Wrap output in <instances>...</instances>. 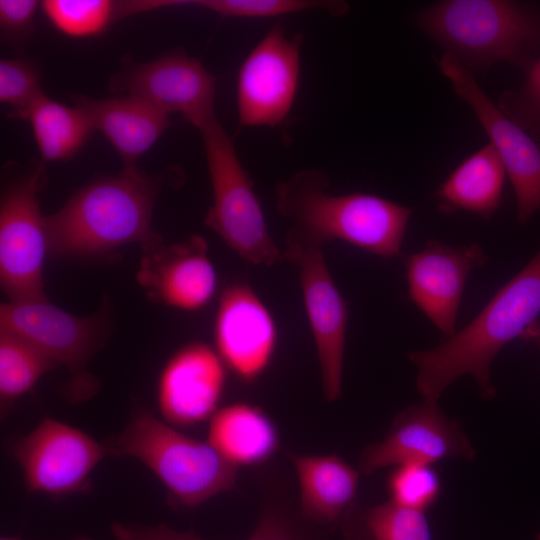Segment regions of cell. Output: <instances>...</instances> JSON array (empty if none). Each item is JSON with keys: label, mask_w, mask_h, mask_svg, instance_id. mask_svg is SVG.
<instances>
[{"label": "cell", "mask_w": 540, "mask_h": 540, "mask_svg": "<svg viewBox=\"0 0 540 540\" xmlns=\"http://www.w3.org/2000/svg\"><path fill=\"white\" fill-rule=\"evenodd\" d=\"M537 540H540V532L537 535Z\"/></svg>", "instance_id": "cell-37"}, {"label": "cell", "mask_w": 540, "mask_h": 540, "mask_svg": "<svg viewBox=\"0 0 540 540\" xmlns=\"http://www.w3.org/2000/svg\"><path fill=\"white\" fill-rule=\"evenodd\" d=\"M43 168L6 188L0 205V282L9 301L45 297L43 267L48 248L46 217L38 194Z\"/></svg>", "instance_id": "cell-7"}, {"label": "cell", "mask_w": 540, "mask_h": 540, "mask_svg": "<svg viewBox=\"0 0 540 540\" xmlns=\"http://www.w3.org/2000/svg\"><path fill=\"white\" fill-rule=\"evenodd\" d=\"M225 17L270 18L308 10H322L333 16L347 13L342 1L324 0H198L186 1Z\"/></svg>", "instance_id": "cell-27"}, {"label": "cell", "mask_w": 540, "mask_h": 540, "mask_svg": "<svg viewBox=\"0 0 540 540\" xmlns=\"http://www.w3.org/2000/svg\"><path fill=\"white\" fill-rule=\"evenodd\" d=\"M138 280L157 301L186 311L206 306L217 288L207 243L199 235L147 253Z\"/></svg>", "instance_id": "cell-18"}, {"label": "cell", "mask_w": 540, "mask_h": 540, "mask_svg": "<svg viewBox=\"0 0 540 540\" xmlns=\"http://www.w3.org/2000/svg\"><path fill=\"white\" fill-rule=\"evenodd\" d=\"M57 364L24 338L0 329L1 406L29 392Z\"/></svg>", "instance_id": "cell-25"}, {"label": "cell", "mask_w": 540, "mask_h": 540, "mask_svg": "<svg viewBox=\"0 0 540 540\" xmlns=\"http://www.w3.org/2000/svg\"><path fill=\"white\" fill-rule=\"evenodd\" d=\"M302 37L289 38L272 27L239 67L238 123L242 128L282 124L293 107L300 78Z\"/></svg>", "instance_id": "cell-10"}, {"label": "cell", "mask_w": 540, "mask_h": 540, "mask_svg": "<svg viewBox=\"0 0 540 540\" xmlns=\"http://www.w3.org/2000/svg\"><path fill=\"white\" fill-rule=\"evenodd\" d=\"M403 260L411 301L444 335H453L467 277L487 262L484 250L479 244L452 247L429 240Z\"/></svg>", "instance_id": "cell-15"}, {"label": "cell", "mask_w": 540, "mask_h": 540, "mask_svg": "<svg viewBox=\"0 0 540 540\" xmlns=\"http://www.w3.org/2000/svg\"><path fill=\"white\" fill-rule=\"evenodd\" d=\"M44 95L36 64L26 59H1L0 102L8 106L10 116L26 119L33 104Z\"/></svg>", "instance_id": "cell-29"}, {"label": "cell", "mask_w": 540, "mask_h": 540, "mask_svg": "<svg viewBox=\"0 0 540 540\" xmlns=\"http://www.w3.org/2000/svg\"><path fill=\"white\" fill-rule=\"evenodd\" d=\"M539 315L540 249L468 325L432 349L408 354L417 369L416 388L422 399L438 402L444 390L465 375L475 380L484 398H493L492 361Z\"/></svg>", "instance_id": "cell-1"}, {"label": "cell", "mask_w": 540, "mask_h": 540, "mask_svg": "<svg viewBox=\"0 0 540 540\" xmlns=\"http://www.w3.org/2000/svg\"><path fill=\"white\" fill-rule=\"evenodd\" d=\"M474 457L475 449L461 424L447 417L438 402L422 399L400 411L384 437L362 450L358 470L372 474L389 466Z\"/></svg>", "instance_id": "cell-13"}, {"label": "cell", "mask_w": 540, "mask_h": 540, "mask_svg": "<svg viewBox=\"0 0 540 540\" xmlns=\"http://www.w3.org/2000/svg\"><path fill=\"white\" fill-rule=\"evenodd\" d=\"M247 540L312 539L285 498L268 489L264 494L257 525Z\"/></svg>", "instance_id": "cell-31"}, {"label": "cell", "mask_w": 540, "mask_h": 540, "mask_svg": "<svg viewBox=\"0 0 540 540\" xmlns=\"http://www.w3.org/2000/svg\"><path fill=\"white\" fill-rule=\"evenodd\" d=\"M29 121L44 161H65L74 157L93 131L77 106H68L42 95L30 108Z\"/></svg>", "instance_id": "cell-23"}, {"label": "cell", "mask_w": 540, "mask_h": 540, "mask_svg": "<svg viewBox=\"0 0 540 540\" xmlns=\"http://www.w3.org/2000/svg\"><path fill=\"white\" fill-rule=\"evenodd\" d=\"M232 465L267 461L279 447V435L270 417L248 403L218 409L210 418L207 440Z\"/></svg>", "instance_id": "cell-22"}, {"label": "cell", "mask_w": 540, "mask_h": 540, "mask_svg": "<svg viewBox=\"0 0 540 540\" xmlns=\"http://www.w3.org/2000/svg\"><path fill=\"white\" fill-rule=\"evenodd\" d=\"M438 66L498 152L515 193L517 219L526 223L540 210V143L502 113L456 57L444 53Z\"/></svg>", "instance_id": "cell-12"}, {"label": "cell", "mask_w": 540, "mask_h": 540, "mask_svg": "<svg viewBox=\"0 0 540 540\" xmlns=\"http://www.w3.org/2000/svg\"><path fill=\"white\" fill-rule=\"evenodd\" d=\"M522 340L531 342L540 347V320L531 324L521 337Z\"/></svg>", "instance_id": "cell-34"}, {"label": "cell", "mask_w": 540, "mask_h": 540, "mask_svg": "<svg viewBox=\"0 0 540 540\" xmlns=\"http://www.w3.org/2000/svg\"><path fill=\"white\" fill-rule=\"evenodd\" d=\"M284 260L299 272L305 310L320 363L324 397L333 402L342 394L348 311L327 267L322 247L287 235Z\"/></svg>", "instance_id": "cell-11"}, {"label": "cell", "mask_w": 540, "mask_h": 540, "mask_svg": "<svg viewBox=\"0 0 540 540\" xmlns=\"http://www.w3.org/2000/svg\"><path fill=\"white\" fill-rule=\"evenodd\" d=\"M0 540H22V539L17 536H4V537H1Z\"/></svg>", "instance_id": "cell-35"}, {"label": "cell", "mask_w": 540, "mask_h": 540, "mask_svg": "<svg viewBox=\"0 0 540 540\" xmlns=\"http://www.w3.org/2000/svg\"><path fill=\"white\" fill-rule=\"evenodd\" d=\"M110 455L139 460L167 488L173 504L193 509L237 489L238 467L208 442L177 431L147 410L134 413L107 446Z\"/></svg>", "instance_id": "cell-5"}, {"label": "cell", "mask_w": 540, "mask_h": 540, "mask_svg": "<svg viewBox=\"0 0 540 540\" xmlns=\"http://www.w3.org/2000/svg\"><path fill=\"white\" fill-rule=\"evenodd\" d=\"M387 490L394 503L425 512L440 496L441 479L433 465L403 464L390 473Z\"/></svg>", "instance_id": "cell-28"}, {"label": "cell", "mask_w": 540, "mask_h": 540, "mask_svg": "<svg viewBox=\"0 0 540 540\" xmlns=\"http://www.w3.org/2000/svg\"><path fill=\"white\" fill-rule=\"evenodd\" d=\"M200 134L213 196L205 224L251 264L272 266L284 260L268 231L261 203L233 140L218 120L201 129Z\"/></svg>", "instance_id": "cell-6"}, {"label": "cell", "mask_w": 540, "mask_h": 540, "mask_svg": "<svg viewBox=\"0 0 540 540\" xmlns=\"http://www.w3.org/2000/svg\"><path fill=\"white\" fill-rule=\"evenodd\" d=\"M297 474L300 513L304 519L332 525L338 522L355 500L359 470L341 457L287 453Z\"/></svg>", "instance_id": "cell-20"}, {"label": "cell", "mask_w": 540, "mask_h": 540, "mask_svg": "<svg viewBox=\"0 0 540 540\" xmlns=\"http://www.w3.org/2000/svg\"><path fill=\"white\" fill-rule=\"evenodd\" d=\"M38 6L35 0H0L2 38L12 44L23 43L34 29Z\"/></svg>", "instance_id": "cell-32"}, {"label": "cell", "mask_w": 540, "mask_h": 540, "mask_svg": "<svg viewBox=\"0 0 540 540\" xmlns=\"http://www.w3.org/2000/svg\"><path fill=\"white\" fill-rule=\"evenodd\" d=\"M415 25L470 72L506 62L523 72L540 58V10L513 0H445Z\"/></svg>", "instance_id": "cell-4"}, {"label": "cell", "mask_w": 540, "mask_h": 540, "mask_svg": "<svg viewBox=\"0 0 540 540\" xmlns=\"http://www.w3.org/2000/svg\"><path fill=\"white\" fill-rule=\"evenodd\" d=\"M342 519L345 540H432L424 511L391 500L368 507L353 503Z\"/></svg>", "instance_id": "cell-24"}, {"label": "cell", "mask_w": 540, "mask_h": 540, "mask_svg": "<svg viewBox=\"0 0 540 540\" xmlns=\"http://www.w3.org/2000/svg\"><path fill=\"white\" fill-rule=\"evenodd\" d=\"M504 164L489 142L465 158L439 186L435 197L444 213L463 210L489 219L500 207Z\"/></svg>", "instance_id": "cell-21"}, {"label": "cell", "mask_w": 540, "mask_h": 540, "mask_svg": "<svg viewBox=\"0 0 540 540\" xmlns=\"http://www.w3.org/2000/svg\"><path fill=\"white\" fill-rule=\"evenodd\" d=\"M74 540H91V539L88 538V537H83V536H81V537H78V538H76V539H74Z\"/></svg>", "instance_id": "cell-36"}, {"label": "cell", "mask_w": 540, "mask_h": 540, "mask_svg": "<svg viewBox=\"0 0 540 540\" xmlns=\"http://www.w3.org/2000/svg\"><path fill=\"white\" fill-rule=\"evenodd\" d=\"M111 531L115 540H205L194 532H178L165 524L144 527L114 522Z\"/></svg>", "instance_id": "cell-33"}, {"label": "cell", "mask_w": 540, "mask_h": 540, "mask_svg": "<svg viewBox=\"0 0 540 540\" xmlns=\"http://www.w3.org/2000/svg\"><path fill=\"white\" fill-rule=\"evenodd\" d=\"M215 350L240 380L254 382L269 366L277 344L272 314L246 283L227 286L214 320Z\"/></svg>", "instance_id": "cell-16"}, {"label": "cell", "mask_w": 540, "mask_h": 540, "mask_svg": "<svg viewBox=\"0 0 540 540\" xmlns=\"http://www.w3.org/2000/svg\"><path fill=\"white\" fill-rule=\"evenodd\" d=\"M226 366L216 350L193 342L176 351L158 380L159 410L167 423L193 426L214 415L224 391Z\"/></svg>", "instance_id": "cell-17"}, {"label": "cell", "mask_w": 540, "mask_h": 540, "mask_svg": "<svg viewBox=\"0 0 540 540\" xmlns=\"http://www.w3.org/2000/svg\"><path fill=\"white\" fill-rule=\"evenodd\" d=\"M111 88L118 94L140 98L168 115L179 113L199 131L218 120L215 78L185 52H171L132 65L114 77Z\"/></svg>", "instance_id": "cell-14"}, {"label": "cell", "mask_w": 540, "mask_h": 540, "mask_svg": "<svg viewBox=\"0 0 540 540\" xmlns=\"http://www.w3.org/2000/svg\"><path fill=\"white\" fill-rule=\"evenodd\" d=\"M158 190L136 165L89 183L46 217L49 253L90 256L128 243L151 252L160 245L151 225Z\"/></svg>", "instance_id": "cell-3"}, {"label": "cell", "mask_w": 540, "mask_h": 540, "mask_svg": "<svg viewBox=\"0 0 540 540\" xmlns=\"http://www.w3.org/2000/svg\"><path fill=\"white\" fill-rule=\"evenodd\" d=\"M9 449L22 469L27 491L53 497L85 492L94 468L110 455L107 446L87 433L52 418L43 419Z\"/></svg>", "instance_id": "cell-8"}, {"label": "cell", "mask_w": 540, "mask_h": 540, "mask_svg": "<svg viewBox=\"0 0 540 540\" xmlns=\"http://www.w3.org/2000/svg\"><path fill=\"white\" fill-rule=\"evenodd\" d=\"M524 73L520 86L504 91L496 105L507 118L540 143V58Z\"/></svg>", "instance_id": "cell-30"}, {"label": "cell", "mask_w": 540, "mask_h": 540, "mask_svg": "<svg viewBox=\"0 0 540 540\" xmlns=\"http://www.w3.org/2000/svg\"><path fill=\"white\" fill-rule=\"evenodd\" d=\"M0 329L10 331L38 348L71 374V396L78 402L90 398L96 383L86 370L94 351L99 323L51 304L46 297L1 304Z\"/></svg>", "instance_id": "cell-9"}, {"label": "cell", "mask_w": 540, "mask_h": 540, "mask_svg": "<svg viewBox=\"0 0 540 540\" xmlns=\"http://www.w3.org/2000/svg\"><path fill=\"white\" fill-rule=\"evenodd\" d=\"M41 6L57 30L74 38L97 36L122 17L121 3L109 0H45Z\"/></svg>", "instance_id": "cell-26"}, {"label": "cell", "mask_w": 540, "mask_h": 540, "mask_svg": "<svg viewBox=\"0 0 540 540\" xmlns=\"http://www.w3.org/2000/svg\"><path fill=\"white\" fill-rule=\"evenodd\" d=\"M74 102L92 130L112 144L125 166L136 165L170 125L167 113L134 96L95 99L80 95Z\"/></svg>", "instance_id": "cell-19"}, {"label": "cell", "mask_w": 540, "mask_h": 540, "mask_svg": "<svg viewBox=\"0 0 540 540\" xmlns=\"http://www.w3.org/2000/svg\"><path fill=\"white\" fill-rule=\"evenodd\" d=\"M319 169L297 172L276 187V206L293 226L288 235L323 245L341 240L383 258L401 252L412 209L368 193H329Z\"/></svg>", "instance_id": "cell-2"}]
</instances>
